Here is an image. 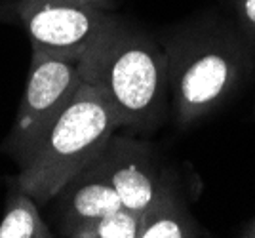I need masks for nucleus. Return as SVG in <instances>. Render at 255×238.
Listing matches in <instances>:
<instances>
[{"label":"nucleus","instance_id":"obj_1","mask_svg":"<svg viewBox=\"0 0 255 238\" xmlns=\"http://www.w3.org/2000/svg\"><path fill=\"white\" fill-rule=\"evenodd\" d=\"M78 71L115 113L118 130L154 131L170 111L168 63L162 44L113 13L78 57Z\"/></svg>","mask_w":255,"mask_h":238},{"label":"nucleus","instance_id":"obj_2","mask_svg":"<svg viewBox=\"0 0 255 238\" xmlns=\"http://www.w3.org/2000/svg\"><path fill=\"white\" fill-rule=\"evenodd\" d=\"M160 44L168 63L170 109L179 128L210 117L255 69V55L244 36L221 21L181 25Z\"/></svg>","mask_w":255,"mask_h":238},{"label":"nucleus","instance_id":"obj_3","mask_svg":"<svg viewBox=\"0 0 255 238\" xmlns=\"http://www.w3.org/2000/svg\"><path fill=\"white\" fill-rule=\"evenodd\" d=\"M117 131L118 122L109 103L96 88L82 82L10 183L31 195L38 206L50 204L67 181L96 160Z\"/></svg>","mask_w":255,"mask_h":238},{"label":"nucleus","instance_id":"obj_4","mask_svg":"<svg viewBox=\"0 0 255 238\" xmlns=\"http://www.w3.org/2000/svg\"><path fill=\"white\" fill-rule=\"evenodd\" d=\"M82 82L75 59L32 54L17 117L2 147L17 168L29 162Z\"/></svg>","mask_w":255,"mask_h":238},{"label":"nucleus","instance_id":"obj_5","mask_svg":"<svg viewBox=\"0 0 255 238\" xmlns=\"http://www.w3.org/2000/svg\"><path fill=\"white\" fill-rule=\"evenodd\" d=\"M15 11L32 54L78 61L115 13V0H17Z\"/></svg>","mask_w":255,"mask_h":238},{"label":"nucleus","instance_id":"obj_6","mask_svg":"<svg viewBox=\"0 0 255 238\" xmlns=\"http://www.w3.org/2000/svg\"><path fill=\"white\" fill-rule=\"evenodd\" d=\"M94 164L113 185L122 206L137 214L177 181L152 143L124 133H113Z\"/></svg>","mask_w":255,"mask_h":238},{"label":"nucleus","instance_id":"obj_7","mask_svg":"<svg viewBox=\"0 0 255 238\" xmlns=\"http://www.w3.org/2000/svg\"><path fill=\"white\" fill-rule=\"evenodd\" d=\"M50 204L55 208L57 233L67 237L78 225L118 210L122 202L113 185L92 162L71 181H67L50 200Z\"/></svg>","mask_w":255,"mask_h":238},{"label":"nucleus","instance_id":"obj_8","mask_svg":"<svg viewBox=\"0 0 255 238\" xmlns=\"http://www.w3.org/2000/svg\"><path fill=\"white\" fill-rule=\"evenodd\" d=\"M206 237V229L194 219L181 195L179 183H171L141 214L139 238H196Z\"/></svg>","mask_w":255,"mask_h":238},{"label":"nucleus","instance_id":"obj_9","mask_svg":"<svg viewBox=\"0 0 255 238\" xmlns=\"http://www.w3.org/2000/svg\"><path fill=\"white\" fill-rule=\"evenodd\" d=\"M38 208L31 195L10 183L0 219V238H52V229L46 225Z\"/></svg>","mask_w":255,"mask_h":238},{"label":"nucleus","instance_id":"obj_10","mask_svg":"<svg viewBox=\"0 0 255 238\" xmlns=\"http://www.w3.org/2000/svg\"><path fill=\"white\" fill-rule=\"evenodd\" d=\"M141 214L120 206L118 210L75 227L67 238H139Z\"/></svg>","mask_w":255,"mask_h":238},{"label":"nucleus","instance_id":"obj_11","mask_svg":"<svg viewBox=\"0 0 255 238\" xmlns=\"http://www.w3.org/2000/svg\"><path fill=\"white\" fill-rule=\"evenodd\" d=\"M236 29L255 55V0H234Z\"/></svg>","mask_w":255,"mask_h":238},{"label":"nucleus","instance_id":"obj_12","mask_svg":"<svg viewBox=\"0 0 255 238\" xmlns=\"http://www.w3.org/2000/svg\"><path fill=\"white\" fill-rule=\"evenodd\" d=\"M240 237H246V238H255V217L252 221H248L244 225V229L240 231Z\"/></svg>","mask_w":255,"mask_h":238}]
</instances>
